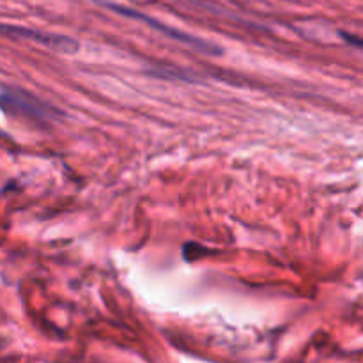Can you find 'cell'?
<instances>
[{
  "mask_svg": "<svg viewBox=\"0 0 363 363\" xmlns=\"http://www.w3.org/2000/svg\"><path fill=\"white\" fill-rule=\"evenodd\" d=\"M0 108L13 116L27 117L43 123V121L53 119L57 110L53 106L46 105L41 99H35L34 96L21 91H6L0 92Z\"/></svg>",
  "mask_w": 363,
  "mask_h": 363,
  "instance_id": "6da1fadb",
  "label": "cell"
},
{
  "mask_svg": "<svg viewBox=\"0 0 363 363\" xmlns=\"http://www.w3.org/2000/svg\"><path fill=\"white\" fill-rule=\"evenodd\" d=\"M110 7H112V9H116L117 13L124 14V16L133 18V20L145 21V23H149V27H152V28H155V30L162 32V34L169 35V38H174V39H176V41L184 43V45L190 46V48L197 50V52L211 53V55H216V53L222 52V48H220V46L211 45V43H206V41H202V39H199V38H194V35L186 34V32L174 30V28L167 27V25L160 23V21L152 20V18L145 16V14H142V13H137V11H133V9H128V7H119V6H110Z\"/></svg>",
  "mask_w": 363,
  "mask_h": 363,
  "instance_id": "7a4b0ae2",
  "label": "cell"
}]
</instances>
